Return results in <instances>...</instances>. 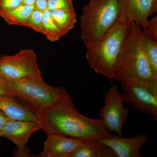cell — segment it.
Instances as JSON below:
<instances>
[{"label":"cell","mask_w":157,"mask_h":157,"mask_svg":"<svg viewBox=\"0 0 157 157\" xmlns=\"http://www.w3.org/2000/svg\"><path fill=\"white\" fill-rule=\"evenodd\" d=\"M39 119L46 135L55 134L96 141L113 135L107 131L101 119L91 118L78 112L67 92Z\"/></svg>","instance_id":"cell-1"},{"label":"cell","mask_w":157,"mask_h":157,"mask_svg":"<svg viewBox=\"0 0 157 157\" xmlns=\"http://www.w3.org/2000/svg\"><path fill=\"white\" fill-rule=\"evenodd\" d=\"M143 30L131 22L116 65L114 79L120 83H157L143 43Z\"/></svg>","instance_id":"cell-2"},{"label":"cell","mask_w":157,"mask_h":157,"mask_svg":"<svg viewBox=\"0 0 157 157\" xmlns=\"http://www.w3.org/2000/svg\"><path fill=\"white\" fill-rule=\"evenodd\" d=\"M132 22L120 14L118 19L101 40L86 49V59L95 73L114 79L118 57Z\"/></svg>","instance_id":"cell-3"},{"label":"cell","mask_w":157,"mask_h":157,"mask_svg":"<svg viewBox=\"0 0 157 157\" xmlns=\"http://www.w3.org/2000/svg\"><path fill=\"white\" fill-rule=\"evenodd\" d=\"M120 16L118 0H90L79 20L81 39L86 49L96 45Z\"/></svg>","instance_id":"cell-4"},{"label":"cell","mask_w":157,"mask_h":157,"mask_svg":"<svg viewBox=\"0 0 157 157\" xmlns=\"http://www.w3.org/2000/svg\"><path fill=\"white\" fill-rule=\"evenodd\" d=\"M7 80L12 96L39 118L67 92L63 86H52L33 77Z\"/></svg>","instance_id":"cell-5"},{"label":"cell","mask_w":157,"mask_h":157,"mask_svg":"<svg viewBox=\"0 0 157 157\" xmlns=\"http://www.w3.org/2000/svg\"><path fill=\"white\" fill-rule=\"evenodd\" d=\"M0 75L7 80L33 77L43 79L34 49H21L14 55L0 57Z\"/></svg>","instance_id":"cell-6"},{"label":"cell","mask_w":157,"mask_h":157,"mask_svg":"<svg viewBox=\"0 0 157 157\" xmlns=\"http://www.w3.org/2000/svg\"><path fill=\"white\" fill-rule=\"evenodd\" d=\"M124 103L157 121V83H121Z\"/></svg>","instance_id":"cell-7"},{"label":"cell","mask_w":157,"mask_h":157,"mask_svg":"<svg viewBox=\"0 0 157 157\" xmlns=\"http://www.w3.org/2000/svg\"><path fill=\"white\" fill-rule=\"evenodd\" d=\"M104 103L99 111V118L108 132H115L118 136H122L123 128L128 121L130 110L124 107L121 93L116 85H113L105 93Z\"/></svg>","instance_id":"cell-8"},{"label":"cell","mask_w":157,"mask_h":157,"mask_svg":"<svg viewBox=\"0 0 157 157\" xmlns=\"http://www.w3.org/2000/svg\"><path fill=\"white\" fill-rule=\"evenodd\" d=\"M42 130L40 123L32 121L10 119L6 123L2 137L8 138L17 146L13 155L14 157H32L29 149L26 144L31 135Z\"/></svg>","instance_id":"cell-9"},{"label":"cell","mask_w":157,"mask_h":157,"mask_svg":"<svg viewBox=\"0 0 157 157\" xmlns=\"http://www.w3.org/2000/svg\"><path fill=\"white\" fill-rule=\"evenodd\" d=\"M120 14L144 29L157 11V0H118Z\"/></svg>","instance_id":"cell-10"},{"label":"cell","mask_w":157,"mask_h":157,"mask_svg":"<svg viewBox=\"0 0 157 157\" xmlns=\"http://www.w3.org/2000/svg\"><path fill=\"white\" fill-rule=\"evenodd\" d=\"M150 139L148 134H139L131 138L113 135L98 141L112 149L117 157H143L144 156L140 153V151Z\"/></svg>","instance_id":"cell-11"},{"label":"cell","mask_w":157,"mask_h":157,"mask_svg":"<svg viewBox=\"0 0 157 157\" xmlns=\"http://www.w3.org/2000/svg\"><path fill=\"white\" fill-rule=\"evenodd\" d=\"M47 137L44 142V149L39 157H68L78 146L94 141L55 134L47 135Z\"/></svg>","instance_id":"cell-12"},{"label":"cell","mask_w":157,"mask_h":157,"mask_svg":"<svg viewBox=\"0 0 157 157\" xmlns=\"http://www.w3.org/2000/svg\"><path fill=\"white\" fill-rule=\"evenodd\" d=\"M0 110L11 119L32 121L41 123L39 117L35 113L12 96L0 95Z\"/></svg>","instance_id":"cell-13"},{"label":"cell","mask_w":157,"mask_h":157,"mask_svg":"<svg viewBox=\"0 0 157 157\" xmlns=\"http://www.w3.org/2000/svg\"><path fill=\"white\" fill-rule=\"evenodd\" d=\"M68 157H117L109 147L94 140L78 146Z\"/></svg>","instance_id":"cell-14"},{"label":"cell","mask_w":157,"mask_h":157,"mask_svg":"<svg viewBox=\"0 0 157 157\" xmlns=\"http://www.w3.org/2000/svg\"><path fill=\"white\" fill-rule=\"evenodd\" d=\"M35 6L21 4L15 9L1 14V17L9 25L27 27Z\"/></svg>","instance_id":"cell-15"},{"label":"cell","mask_w":157,"mask_h":157,"mask_svg":"<svg viewBox=\"0 0 157 157\" xmlns=\"http://www.w3.org/2000/svg\"><path fill=\"white\" fill-rule=\"evenodd\" d=\"M51 15L63 36L74 27L77 22L75 11L53 10L51 11Z\"/></svg>","instance_id":"cell-16"},{"label":"cell","mask_w":157,"mask_h":157,"mask_svg":"<svg viewBox=\"0 0 157 157\" xmlns=\"http://www.w3.org/2000/svg\"><path fill=\"white\" fill-rule=\"evenodd\" d=\"M42 25L44 35L47 40L52 42H56L63 36L51 15V11L48 9L42 12Z\"/></svg>","instance_id":"cell-17"},{"label":"cell","mask_w":157,"mask_h":157,"mask_svg":"<svg viewBox=\"0 0 157 157\" xmlns=\"http://www.w3.org/2000/svg\"><path fill=\"white\" fill-rule=\"evenodd\" d=\"M144 48L154 73L157 75V39L143 32Z\"/></svg>","instance_id":"cell-18"},{"label":"cell","mask_w":157,"mask_h":157,"mask_svg":"<svg viewBox=\"0 0 157 157\" xmlns=\"http://www.w3.org/2000/svg\"><path fill=\"white\" fill-rule=\"evenodd\" d=\"M42 12L43 11L35 8L31 14L27 27L44 35L42 22Z\"/></svg>","instance_id":"cell-19"},{"label":"cell","mask_w":157,"mask_h":157,"mask_svg":"<svg viewBox=\"0 0 157 157\" xmlns=\"http://www.w3.org/2000/svg\"><path fill=\"white\" fill-rule=\"evenodd\" d=\"M47 9L55 10L75 11L72 0H48Z\"/></svg>","instance_id":"cell-20"},{"label":"cell","mask_w":157,"mask_h":157,"mask_svg":"<svg viewBox=\"0 0 157 157\" xmlns=\"http://www.w3.org/2000/svg\"><path fill=\"white\" fill-rule=\"evenodd\" d=\"M22 4L21 0H0V15Z\"/></svg>","instance_id":"cell-21"},{"label":"cell","mask_w":157,"mask_h":157,"mask_svg":"<svg viewBox=\"0 0 157 157\" xmlns=\"http://www.w3.org/2000/svg\"><path fill=\"white\" fill-rule=\"evenodd\" d=\"M0 95L12 96L8 80L0 75Z\"/></svg>","instance_id":"cell-22"},{"label":"cell","mask_w":157,"mask_h":157,"mask_svg":"<svg viewBox=\"0 0 157 157\" xmlns=\"http://www.w3.org/2000/svg\"><path fill=\"white\" fill-rule=\"evenodd\" d=\"M11 119L9 118L4 113L0 110V137H2V133L6 123Z\"/></svg>","instance_id":"cell-23"},{"label":"cell","mask_w":157,"mask_h":157,"mask_svg":"<svg viewBox=\"0 0 157 157\" xmlns=\"http://www.w3.org/2000/svg\"><path fill=\"white\" fill-rule=\"evenodd\" d=\"M48 0H36L35 4V8L43 11L47 9Z\"/></svg>","instance_id":"cell-24"},{"label":"cell","mask_w":157,"mask_h":157,"mask_svg":"<svg viewBox=\"0 0 157 157\" xmlns=\"http://www.w3.org/2000/svg\"><path fill=\"white\" fill-rule=\"evenodd\" d=\"M22 3L29 6H35L36 0H21Z\"/></svg>","instance_id":"cell-25"},{"label":"cell","mask_w":157,"mask_h":157,"mask_svg":"<svg viewBox=\"0 0 157 157\" xmlns=\"http://www.w3.org/2000/svg\"><path fill=\"white\" fill-rule=\"evenodd\" d=\"M89 1H90V0H89Z\"/></svg>","instance_id":"cell-26"}]
</instances>
